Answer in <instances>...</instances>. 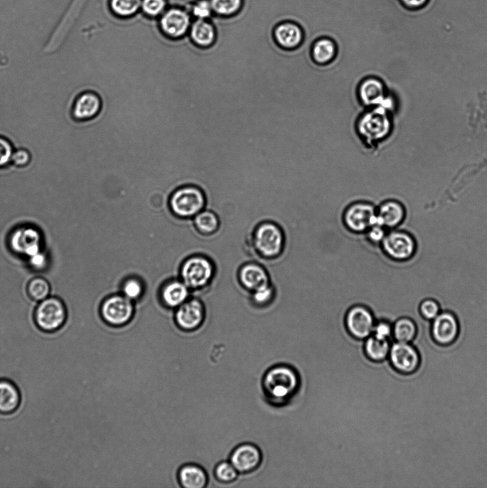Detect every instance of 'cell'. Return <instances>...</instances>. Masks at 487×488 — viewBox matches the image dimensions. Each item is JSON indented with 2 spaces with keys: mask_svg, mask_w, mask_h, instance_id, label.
Masks as SVG:
<instances>
[{
  "mask_svg": "<svg viewBox=\"0 0 487 488\" xmlns=\"http://www.w3.org/2000/svg\"><path fill=\"white\" fill-rule=\"evenodd\" d=\"M262 386L265 399L272 407L271 428L274 410L285 405L296 396L299 389L300 378L294 368L284 364L277 365L265 373Z\"/></svg>",
  "mask_w": 487,
  "mask_h": 488,
  "instance_id": "6da1fadb",
  "label": "cell"
},
{
  "mask_svg": "<svg viewBox=\"0 0 487 488\" xmlns=\"http://www.w3.org/2000/svg\"><path fill=\"white\" fill-rule=\"evenodd\" d=\"M356 126L363 141L373 147L385 139L392 131L390 111L380 107L369 108L359 117Z\"/></svg>",
  "mask_w": 487,
  "mask_h": 488,
  "instance_id": "7a4b0ae2",
  "label": "cell"
},
{
  "mask_svg": "<svg viewBox=\"0 0 487 488\" xmlns=\"http://www.w3.org/2000/svg\"><path fill=\"white\" fill-rule=\"evenodd\" d=\"M68 312L64 302L57 297H49L39 302L34 312V323L46 334L60 331L68 320Z\"/></svg>",
  "mask_w": 487,
  "mask_h": 488,
  "instance_id": "3957f363",
  "label": "cell"
},
{
  "mask_svg": "<svg viewBox=\"0 0 487 488\" xmlns=\"http://www.w3.org/2000/svg\"><path fill=\"white\" fill-rule=\"evenodd\" d=\"M380 245L385 255L397 262L412 260L418 248L415 237L411 233L398 228L389 230Z\"/></svg>",
  "mask_w": 487,
  "mask_h": 488,
  "instance_id": "277c9868",
  "label": "cell"
},
{
  "mask_svg": "<svg viewBox=\"0 0 487 488\" xmlns=\"http://www.w3.org/2000/svg\"><path fill=\"white\" fill-rule=\"evenodd\" d=\"M8 245L13 253L28 259L43 250V236L33 226H21L11 232Z\"/></svg>",
  "mask_w": 487,
  "mask_h": 488,
  "instance_id": "5b68a950",
  "label": "cell"
},
{
  "mask_svg": "<svg viewBox=\"0 0 487 488\" xmlns=\"http://www.w3.org/2000/svg\"><path fill=\"white\" fill-rule=\"evenodd\" d=\"M257 253L264 258L273 259L281 255L284 248V235L281 228L271 222L259 225L253 236Z\"/></svg>",
  "mask_w": 487,
  "mask_h": 488,
  "instance_id": "8992f818",
  "label": "cell"
},
{
  "mask_svg": "<svg viewBox=\"0 0 487 488\" xmlns=\"http://www.w3.org/2000/svg\"><path fill=\"white\" fill-rule=\"evenodd\" d=\"M205 206V197L203 192L194 186H186L177 190L171 198L173 212L181 218L197 216Z\"/></svg>",
  "mask_w": 487,
  "mask_h": 488,
  "instance_id": "52a82bcc",
  "label": "cell"
},
{
  "mask_svg": "<svg viewBox=\"0 0 487 488\" xmlns=\"http://www.w3.org/2000/svg\"><path fill=\"white\" fill-rule=\"evenodd\" d=\"M429 333L433 341L443 346L453 344L461 330V321L452 311L442 310L429 322Z\"/></svg>",
  "mask_w": 487,
  "mask_h": 488,
  "instance_id": "ba28073f",
  "label": "cell"
},
{
  "mask_svg": "<svg viewBox=\"0 0 487 488\" xmlns=\"http://www.w3.org/2000/svg\"><path fill=\"white\" fill-rule=\"evenodd\" d=\"M358 95L362 105L368 108L380 107L390 111L394 105L385 83L378 78L363 80L358 87Z\"/></svg>",
  "mask_w": 487,
  "mask_h": 488,
  "instance_id": "9c48e42d",
  "label": "cell"
},
{
  "mask_svg": "<svg viewBox=\"0 0 487 488\" xmlns=\"http://www.w3.org/2000/svg\"><path fill=\"white\" fill-rule=\"evenodd\" d=\"M134 307L131 299L124 295H113L105 299L100 307V314L105 322L112 327H121L133 316Z\"/></svg>",
  "mask_w": 487,
  "mask_h": 488,
  "instance_id": "30bf717a",
  "label": "cell"
},
{
  "mask_svg": "<svg viewBox=\"0 0 487 488\" xmlns=\"http://www.w3.org/2000/svg\"><path fill=\"white\" fill-rule=\"evenodd\" d=\"M375 322V316L370 309L356 305L348 312L345 327L353 338L365 341L373 335Z\"/></svg>",
  "mask_w": 487,
  "mask_h": 488,
  "instance_id": "8fae6325",
  "label": "cell"
},
{
  "mask_svg": "<svg viewBox=\"0 0 487 488\" xmlns=\"http://www.w3.org/2000/svg\"><path fill=\"white\" fill-rule=\"evenodd\" d=\"M214 267L212 262L204 257H193L183 264L181 275L188 287L201 288L212 280Z\"/></svg>",
  "mask_w": 487,
  "mask_h": 488,
  "instance_id": "7c38bea8",
  "label": "cell"
},
{
  "mask_svg": "<svg viewBox=\"0 0 487 488\" xmlns=\"http://www.w3.org/2000/svg\"><path fill=\"white\" fill-rule=\"evenodd\" d=\"M388 360L391 366L399 373L411 374L420 364V356L412 343L392 341Z\"/></svg>",
  "mask_w": 487,
  "mask_h": 488,
  "instance_id": "4fadbf2b",
  "label": "cell"
},
{
  "mask_svg": "<svg viewBox=\"0 0 487 488\" xmlns=\"http://www.w3.org/2000/svg\"><path fill=\"white\" fill-rule=\"evenodd\" d=\"M346 227L356 233H366L378 225L377 208L368 203H357L350 206L344 215Z\"/></svg>",
  "mask_w": 487,
  "mask_h": 488,
  "instance_id": "5bb4252c",
  "label": "cell"
},
{
  "mask_svg": "<svg viewBox=\"0 0 487 488\" xmlns=\"http://www.w3.org/2000/svg\"><path fill=\"white\" fill-rule=\"evenodd\" d=\"M230 462L240 474H247L256 470L262 460L260 449L251 442H244L232 450Z\"/></svg>",
  "mask_w": 487,
  "mask_h": 488,
  "instance_id": "9a60e30c",
  "label": "cell"
},
{
  "mask_svg": "<svg viewBox=\"0 0 487 488\" xmlns=\"http://www.w3.org/2000/svg\"><path fill=\"white\" fill-rule=\"evenodd\" d=\"M205 319V310L200 300L193 299L185 302L176 314L178 327L185 332H194L199 329Z\"/></svg>",
  "mask_w": 487,
  "mask_h": 488,
  "instance_id": "2e32d148",
  "label": "cell"
},
{
  "mask_svg": "<svg viewBox=\"0 0 487 488\" xmlns=\"http://www.w3.org/2000/svg\"><path fill=\"white\" fill-rule=\"evenodd\" d=\"M102 107V102L100 95L92 91H86L76 97L71 113L75 121L87 122L99 115Z\"/></svg>",
  "mask_w": 487,
  "mask_h": 488,
  "instance_id": "e0dca14e",
  "label": "cell"
},
{
  "mask_svg": "<svg viewBox=\"0 0 487 488\" xmlns=\"http://www.w3.org/2000/svg\"><path fill=\"white\" fill-rule=\"evenodd\" d=\"M407 209L397 200H388L377 208L378 225L387 230L399 228L407 218Z\"/></svg>",
  "mask_w": 487,
  "mask_h": 488,
  "instance_id": "ac0fdd59",
  "label": "cell"
},
{
  "mask_svg": "<svg viewBox=\"0 0 487 488\" xmlns=\"http://www.w3.org/2000/svg\"><path fill=\"white\" fill-rule=\"evenodd\" d=\"M22 403V395L17 385L9 379H0V415L16 414Z\"/></svg>",
  "mask_w": 487,
  "mask_h": 488,
  "instance_id": "d6986e66",
  "label": "cell"
},
{
  "mask_svg": "<svg viewBox=\"0 0 487 488\" xmlns=\"http://www.w3.org/2000/svg\"><path fill=\"white\" fill-rule=\"evenodd\" d=\"M276 43L281 48L292 51L299 47L304 41L302 29L296 23L287 22L277 26L274 31Z\"/></svg>",
  "mask_w": 487,
  "mask_h": 488,
  "instance_id": "ffe728a7",
  "label": "cell"
},
{
  "mask_svg": "<svg viewBox=\"0 0 487 488\" xmlns=\"http://www.w3.org/2000/svg\"><path fill=\"white\" fill-rule=\"evenodd\" d=\"M178 477L182 488H205L209 482L206 470L194 462L182 465L178 470Z\"/></svg>",
  "mask_w": 487,
  "mask_h": 488,
  "instance_id": "44dd1931",
  "label": "cell"
},
{
  "mask_svg": "<svg viewBox=\"0 0 487 488\" xmlns=\"http://www.w3.org/2000/svg\"><path fill=\"white\" fill-rule=\"evenodd\" d=\"M161 27L168 36L178 38L187 33L190 27V18L181 10H171L162 18Z\"/></svg>",
  "mask_w": 487,
  "mask_h": 488,
  "instance_id": "7402d4cb",
  "label": "cell"
},
{
  "mask_svg": "<svg viewBox=\"0 0 487 488\" xmlns=\"http://www.w3.org/2000/svg\"><path fill=\"white\" fill-rule=\"evenodd\" d=\"M239 277L241 284L252 292L270 283L266 270L257 263L244 265L240 271Z\"/></svg>",
  "mask_w": 487,
  "mask_h": 488,
  "instance_id": "603a6c76",
  "label": "cell"
},
{
  "mask_svg": "<svg viewBox=\"0 0 487 488\" xmlns=\"http://www.w3.org/2000/svg\"><path fill=\"white\" fill-rule=\"evenodd\" d=\"M392 341L412 343L419 333V324L410 316H402L392 323Z\"/></svg>",
  "mask_w": 487,
  "mask_h": 488,
  "instance_id": "cb8c5ba5",
  "label": "cell"
},
{
  "mask_svg": "<svg viewBox=\"0 0 487 488\" xmlns=\"http://www.w3.org/2000/svg\"><path fill=\"white\" fill-rule=\"evenodd\" d=\"M338 55V47L330 38H321L312 46L311 56L314 62L319 65H327L333 63Z\"/></svg>",
  "mask_w": 487,
  "mask_h": 488,
  "instance_id": "d4e9b609",
  "label": "cell"
},
{
  "mask_svg": "<svg viewBox=\"0 0 487 488\" xmlns=\"http://www.w3.org/2000/svg\"><path fill=\"white\" fill-rule=\"evenodd\" d=\"M189 287L184 282L173 281L168 283L161 290V298L169 307L181 306L189 296Z\"/></svg>",
  "mask_w": 487,
  "mask_h": 488,
  "instance_id": "484cf974",
  "label": "cell"
},
{
  "mask_svg": "<svg viewBox=\"0 0 487 488\" xmlns=\"http://www.w3.org/2000/svg\"><path fill=\"white\" fill-rule=\"evenodd\" d=\"M392 342L379 339L372 335L365 340V353L367 357L374 362L384 361L388 359Z\"/></svg>",
  "mask_w": 487,
  "mask_h": 488,
  "instance_id": "4316f807",
  "label": "cell"
},
{
  "mask_svg": "<svg viewBox=\"0 0 487 488\" xmlns=\"http://www.w3.org/2000/svg\"><path fill=\"white\" fill-rule=\"evenodd\" d=\"M191 36L194 43L203 48H210L215 40L213 27L202 20L197 21L193 26Z\"/></svg>",
  "mask_w": 487,
  "mask_h": 488,
  "instance_id": "83f0119b",
  "label": "cell"
},
{
  "mask_svg": "<svg viewBox=\"0 0 487 488\" xmlns=\"http://www.w3.org/2000/svg\"><path fill=\"white\" fill-rule=\"evenodd\" d=\"M239 475V472L230 460H223L218 462L214 470V476L218 487H231Z\"/></svg>",
  "mask_w": 487,
  "mask_h": 488,
  "instance_id": "f1b7e54d",
  "label": "cell"
},
{
  "mask_svg": "<svg viewBox=\"0 0 487 488\" xmlns=\"http://www.w3.org/2000/svg\"><path fill=\"white\" fill-rule=\"evenodd\" d=\"M27 293L31 299L40 302L50 297L51 285L46 278L36 277L29 281Z\"/></svg>",
  "mask_w": 487,
  "mask_h": 488,
  "instance_id": "f546056e",
  "label": "cell"
},
{
  "mask_svg": "<svg viewBox=\"0 0 487 488\" xmlns=\"http://www.w3.org/2000/svg\"><path fill=\"white\" fill-rule=\"evenodd\" d=\"M195 224L201 233L211 234L218 230L219 220L215 213L210 211H204L196 216Z\"/></svg>",
  "mask_w": 487,
  "mask_h": 488,
  "instance_id": "4dcf8cb0",
  "label": "cell"
},
{
  "mask_svg": "<svg viewBox=\"0 0 487 488\" xmlns=\"http://www.w3.org/2000/svg\"><path fill=\"white\" fill-rule=\"evenodd\" d=\"M442 310L439 301L433 297L425 298L419 304V315L428 322L432 321Z\"/></svg>",
  "mask_w": 487,
  "mask_h": 488,
  "instance_id": "1f68e13d",
  "label": "cell"
},
{
  "mask_svg": "<svg viewBox=\"0 0 487 488\" xmlns=\"http://www.w3.org/2000/svg\"><path fill=\"white\" fill-rule=\"evenodd\" d=\"M141 6V0H112L113 11L121 16H129L135 14Z\"/></svg>",
  "mask_w": 487,
  "mask_h": 488,
  "instance_id": "d6a6232c",
  "label": "cell"
},
{
  "mask_svg": "<svg viewBox=\"0 0 487 488\" xmlns=\"http://www.w3.org/2000/svg\"><path fill=\"white\" fill-rule=\"evenodd\" d=\"M242 6V0H212V9L218 14L230 16L237 12Z\"/></svg>",
  "mask_w": 487,
  "mask_h": 488,
  "instance_id": "836d02e7",
  "label": "cell"
},
{
  "mask_svg": "<svg viewBox=\"0 0 487 488\" xmlns=\"http://www.w3.org/2000/svg\"><path fill=\"white\" fill-rule=\"evenodd\" d=\"M252 292V300L259 306L269 304L275 295L274 288L270 283L259 287Z\"/></svg>",
  "mask_w": 487,
  "mask_h": 488,
  "instance_id": "e575fe53",
  "label": "cell"
},
{
  "mask_svg": "<svg viewBox=\"0 0 487 488\" xmlns=\"http://www.w3.org/2000/svg\"><path fill=\"white\" fill-rule=\"evenodd\" d=\"M392 323L393 322L385 318L376 320L373 336L381 340L392 341Z\"/></svg>",
  "mask_w": 487,
  "mask_h": 488,
  "instance_id": "d590c367",
  "label": "cell"
},
{
  "mask_svg": "<svg viewBox=\"0 0 487 488\" xmlns=\"http://www.w3.org/2000/svg\"><path fill=\"white\" fill-rule=\"evenodd\" d=\"M14 147L11 142L0 136V169H4L12 161Z\"/></svg>",
  "mask_w": 487,
  "mask_h": 488,
  "instance_id": "8d00e7d4",
  "label": "cell"
},
{
  "mask_svg": "<svg viewBox=\"0 0 487 488\" xmlns=\"http://www.w3.org/2000/svg\"><path fill=\"white\" fill-rule=\"evenodd\" d=\"M124 295L129 299L139 298L143 292V285L137 279H129L127 280L122 287Z\"/></svg>",
  "mask_w": 487,
  "mask_h": 488,
  "instance_id": "74e56055",
  "label": "cell"
},
{
  "mask_svg": "<svg viewBox=\"0 0 487 488\" xmlns=\"http://www.w3.org/2000/svg\"><path fill=\"white\" fill-rule=\"evenodd\" d=\"M30 267L36 272H43L48 269L50 260L48 255L42 250L41 252L28 258Z\"/></svg>",
  "mask_w": 487,
  "mask_h": 488,
  "instance_id": "f35d334b",
  "label": "cell"
},
{
  "mask_svg": "<svg viewBox=\"0 0 487 488\" xmlns=\"http://www.w3.org/2000/svg\"><path fill=\"white\" fill-rule=\"evenodd\" d=\"M166 6L165 0H143L142 9L150 16H156L164 11Z\"/></svg>",
  "mask_w": 487,
  "mask_h": 488,
  "instance_id": "ab89813d",
  "label": "cell"
},
{
  "mask_svg": "<svg viewBox=\"0 0 487 488\" xmlns=\"http://www.w3.org/2000/svg\"><path fill=\"white\" fill-rule=\"evenodd\" d=\"M389 230L381 226H373L367 232L368 239L373 244L381 245Z\"/></svg>",
  "mask_w": 487,
  "mask_h": 488,
  "instance_id": "60d3db41",
  "label": "cell"
},
{
  "mask_svg": "<svg viewBox=\"0 0 487 488\" xmlns=\"http://www.w3.org/2000/svg\"><path fill=\"white\" fill-rule=\"evenodd\" d=\"M31 161L30 152L24 149H18L14 153L12 161L18 168L27 167Z\"/></svg>",
  "mask_w": 487,
  "mask_h": 488,
  "instance_id": "b9f144b4",
  "label": "cell"
},
{
  "mask_svg": "<svg viewBox=\"0 0 487 488\" xmlns=\"http://www.w3.org/2000/svg\"><path fill=\"white\" fill-rule=\"evenodd\" d=\"M212 6L206 1L200 2L194 7V15L201 19L208 18L211 14Z\"/></svg>",
  "mask_w": 487,
  "mask_h": 488,
  "instance_id": "7bdbcfd3",
  "label": "cell"
},
{
  "mask_svg": "<svg viewBox=\"0 0 487 488\" xmlns=\"http://www.w3.org/2000/svg\"><path fill=\"white\" fill-rule=\"evenodd\" d=\"M403 4L410 8H419L424 6L427 0H402Z\"/></svg>",
  "mask_w": 487,
  "mask_h": 488,
  "instance_id": "ee69618b",
  "label": "cell"
}]
</instances>
